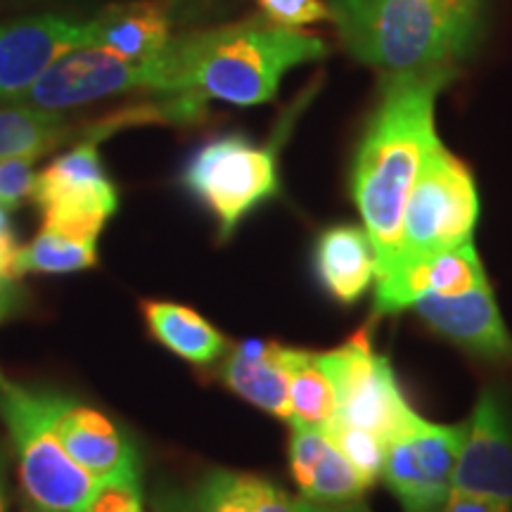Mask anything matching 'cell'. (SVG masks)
<instances>
[{"mask_svg": "<svg viewBox=\"0 0 512 512\" xmlns=\"http://www.w3.org/2000/svg\"><path fill=\"white\" fill-rule=\"evenodd\" d=\"M318 361L335 384L337 420L373 432L387 444L422 420L403 396L389 358L375 351L370 325L342 347L318 351Z\"/></svg>", "mask_w": 512, "mask_h": 512, "instance_id": "8", "label": "cell"}, {"mask_svg": "<svg viewBox=\"0 0 512 512\" xmlns=\"http://www.w3.org/2000/svg\"><path fill=\"white\" fill-rule=\"evenodd\" d=\"M140 313H143L147 332L157 344H162L171 354L197 368H209L219 363L226 356L230 344H233L214 323H209L192 306L143 299Z\"/></svg>", "mask_w": 512, "mask_h": 512, "instance_id": "19", "label": "cell"}, {"mask_svg": "<svg viewBox=\"0 0 512 512\" xmlns=\"http://www.w3.org/2000/svg\"><path fill=\"white\" fill-rule=\"evenodd\" d=\"M31 202L41 209L43 226L76 240L98 242L119 209V190L107 174L95 140H83L55 157L36 176Z\"/></svg>", "mask_w": 512, "mask_h": 512, "instance_id": "9", "label": "cell"}, {"mask_svg": "<svg viewBox=\"0 0 512 512\" xmlns=\"http://www.w3.org/2000/svg\"><path fill=\"white\" fill-rule=\"evenodd\" d=\"M34 157H5L0 159V204L15 211L31 202L36 188Z\"/></svg>", "mask_w": 512, "mask_h": 512, "instance_id": "26", "label": "cell"}, {"mask_svg": "<svg viewBox=\"0 0 512 512\" xmlns=\"http://www.w3.org/2000/svg\"><path fill=\"white\" fill-rule=\"evenodd\" d=\"M441 512H512V503L451 489V494H448L444 510Z\"/></svg>", "mask_w": 512, "mask_h": 512, "instance_id": "30", "label": "cell"}, {"mask_svg": "<svg viewBox=\"0 0 512 512\" xmlns=\"http://www.w3.org/2000/svg\"><path fill=\"white\" fill-rule=\"evenodd\" d=\"M152 512H195L188 491L174 484H159L152 494Z\"/></svg>", "mask_w": 512, "mask_h": 512, "instance_id": "32", "label": "cell"}, {"mask_svg": "<svg viewBox=\"0 0 512 512\" xmlns=\"http://www.w3.org/2000/svg\"><path fill=\"white\" fill-rule=\"evenodd\" d=\"M477 219L479 195L470 166L437 140L422 159L406 200L399 247L389 268L470 242Z\"/></svg>", "mask_w": 512, "mask_h": 512, "instance_id": "6", "label": "cell"}, {"mask_svg": "<svg viewBox=\"0 0 512 512\" xmlns=\"http://www.w3.org/2000/svg\"><path fill=\"white\" fill-rule=\"evenodd\" d=\"M95 266H98V242L69 238V235H62L46 226L29 245L19 247L17 254V278L27 273H79Z\"/></svg>", "mask_w": 512, "mask_h": 512, "instance_id": "23", "label": "cell"}, {"mask_svg": "<svg viewBox=\"0 0 512 512\" xmlns=\"http://www.w3.org/2000/svg\"><path fill=\"white\" fill-rule=\"evenodd\" d=\"M252 512H297V505L283 486L271 482L268 477H259Z\"/></svg>", "mask_w": 512, "mask_h": 512, "instance_id": "29", "label": "cell"}, {"mask_svg": "<svg viewBox=\"0 0 512 512\" xmlns=\"http://www.w3.org/2000/svg\"><path fill=\"white\" fill-rule=\"evenodd\" d=\"M323 430L335 441V446L344 453V458L354 465V470L368 484V489L377 484V479H382L384 458H387L389 448L387 441H382L373 432L347 425V422L337 418L330 420L328 425H323Z\"/></svg>", "mask_w": 512, "mask_h": 512, "instance_id": "25", "label": "cell"}, {"mask_svg": "<svg viewBox=\"0 0 512 512\" xmlns=\"http://www.w3.org/2000/svg\"><path fill=\"white\" fill-rule=\"evenodd\" d=\"M294 505H297V512H370L366 501H351V503H339V505H330V503H316V501H306V498H294Z\"/></svg>", "mask_w": 512, "mask_h": 512, "instance_id": "33", "label": "cell"}, {"mask_svg": "<svg viewBox=\"0 0 512 512\" xmlns=\"http://www.w3.org/2000/svg\"><path fill=\"white\" fill-rule=\"evenodd\" d=\"M176 53L181 93L252 107L271 102L290 69L325 57L328 46L316 34L245 19L178 36Z\"/></svg>", "mask_w": 512, "mask_h": 512, "instance_id": "3", "label": "cell"}, {"mask_svg": "<svg viewBox=\"0 0 512 512\" xmlns=\"http://www.w3.org/2000/svg\"><path fill=\"white\" fill-rule=\"evenodd\" d=\"M53 389L5 382L0 420L17 458L19 486L38 512H86L100 482L64 451L53 430Z\"/></svg>", "mask_w": 512, "mask_h": 512, "instance_id": "4", "label": "cell"}, {"mask_svg": "<svg viewBox=\"0 0 512 512\" xmlns=\"http://www.w3.org/2000/svg\"><path fill=\"white\" fill-rule=\"evenodd\" d=\"M50 420L64 451L100 484L140 482L136 446L105 413L55 392Z\"/></svg>", "mask_w": 512, "mask_h": 512, "instance_id": "14", "label": "cell"}, {"mask_svg": "<svg viewBox=\"0 0 512 512\" xmlns=\"http://www.w3.org/2000/svg\"><path fill=\"white\" fill-rule=\"evenodd\" d=\"M411 311L434 335L451 342L475 361L512 368V337L505 328L491 285L465 294H422Z\"/></svg>", "mask_w": 512, "mask_h": 512, "instance_id": "12", "label": "cell"}, {"mask_svg": "<svg viewBox=\"0 0 512 512\" xmlns=\"http://www.w3.org/2000/svg\"><path fill=\"white\" fill-rule=\"evenodd\" d=\"M12 489H10V451L0 441V512H10Z\"/></svg>", "mask_w": 512, "mask_h": 512, "instance_id": "34", "label": "cell"}, {"mask_svg": "<svg viewBox=\"0 0 512 512\" xmlns=\"http://www.w3.org/2000/svg\"><path fill=\"white\" fill-rule=\"evenodd\" d=\"M256 3L268 22L290 29L306 27V24L330 17L328 5L323 0H256Z\"/></svg>", "mask_w": 512, "mask_h": 512, "instance_id": "27", "label": "cell"}, {"mask_svg": "<svg viewBox=\"0 0 512 512\" xmlns=\"http://www.w3.org/2000/svg\"><path fill=\"white\" fill-rule=\"evenodd\" d=\"M133 91L181 95L174 38L164 50L145 60H126L105 48L72 50L60 57L19 102L64 112Z\"/></svg>", "mask_w": 512, "mask_h": 512, "instance_id": "7", "label": "cell"}, {"mask_svg": "<svg viewBox=\"0 0 512 512\" xmlns=\"http://www.w3.org/2000/svg\"><path fill=\"white\" fill-rule=\"evenodd\" d=\"M181 183L214 216L219 240L228 242L247 216L283 190L278 145H256L240 133L211 138L185 164Z\"/></svg>", "mask_w": 512, "mask_h": 512, "instance_id": "5", "label": "cell"}, {"mask_svg": "<svg viewBox=\"0 0 512 512\" xmlns=\"http://www.w3.org/2000/svg\"><path fill=\"white\" fill-rule=\"evenodd\" d=\"M456 67L384 74L351 169V197L373 242L377 275L394 261L406 200L427 150L437 143L434 107ZM375 275V278H377Z\"/></svg>", "mask_w": 512, "mask_h": 512, "instance_id": "1", "label": "cell"}, {"mask_svg": "<svg viewBox=\"0 0 512 512\" xmlns=\"http://www.w3.org/2000/svg\"><path fill=\"white\" fill-rule=\"evenodd\" d=\"M34 512H38V510H34Z\"/></svg>", "mask_w": 512, "mask_h": 512, "instance_id": "38", "label": "cell"}, {"mask_svg": "<svg viewBox=\"0 0 512 512\" xmlns=\"http://www.w3.org/2000/svg\"><path fill=\"white\" fill-rule=\"evenodd\" d=\"M17 254L19 242L15 228H12L8 209L0 204V275L3 278H17Z\"/></svg>", "mask_w": 512, "mask_h": 512, "instance_id": "31", "label": "cell"}, {"mask_svg": "<svg viewBox=\"0 0 512 512\" xmlns=\"http://www.w3.org/2000/svg\"><path fill=\"white\" fill-rule=\"evenodd\" d=\"M5 382H8V380H5V377H3V373H0V387H3V384Z\"/></svg>", "mask_w": 512, "mask_h": 512, "instance_id": "35", "label": "cell"}, {"mask_svg": "<svg viewBox=\"0 0 512 512\" xmlns=\"http://www.w3.org/2000/svg\"><path fill=\"white\" fill-rule=\"evenodd\" d=\"M311 259L318 285L342 306H354L370 290L377 275L373 242L366 228L354 223L320 230Z\"/></svg>", "mask_w": 512, "mask_h": 512, "instance_id": "18", "label": "cell"}, {"mask_svg": "<svg viewBox=\"0 0 512 512\" xmlns=\"http://www.w3.org/2000/svg\"><path fill=\"white\" fill-rule=\"evenodd\" d=\"M143 510L140 482L102 484L86 512H138Z\"/></svg>", "mask_w": 512, "mask_h": 512, "instance_id": "28", "label": "cell"}, {"mask_svg": "<svg viewBox=\"0 0 512 512\" xmlns=\"http://www.w3.org/2000/svg\"><path fill=\"white\" fill-rule=\"evenodd\" d=\"M93 22V48L112 50L126 60L157 55L171 41V17L164 3L112 5Z\"/></svg>", "mask_w": 512, "mask_h": 512, "instance_id": "20", "label": "cell"}, {"mask_svg": "<svg viewBox=\"0 0 512 512\" xmlns=\"http://www.w3.org/2000/svg\"><path fill=\"white\" fill-rule=\"evenodd\" d=\"M74 136L62 112L19 102L0 107V159L5 157H43Z\"/></svg>", "mask_w": 512, "mask_h": 512, "instance_id": "21", "label": "cell"}, {"mask_svg": "<svg viewBox=\"0 0 512 512\" xmlns=\"http://www.w3.org/2000/svg\"><path fill=\"white\" fill-rule=\"evenodd\" d=\"M486 0H330L344 48L384 74L456 67L475 50Z\"/></svg>", "mask_w": 512, "mask_h": 512, "instance_id": "2", "label": "cell"}, {"mask_svg": "<svg viewBox=\"0 0 512 512\" xmlns=\"http://www.w3.org/2000/svg\"><path fill=\"white\" fill-rule=\"evenodd\" d=\"M287 456L294 484L306 501L339 505L361 501L368 491V484L323 427L292 425Z\"/></svg>", "mask_w": 512, "mask_h": 512, "instance_id": "17", "label": "cell"}, {"mask_svg": "<svg viewBox=\"0 0 512 512\" xmlns=\"http://www.w3.org/2000/svg\"><path fill=\"white\" fill-rule=\"evenodd\" d=\"M221 382L240 399L290 422V368L287 347L268 339H242L230 344L219 366Z\"/></svg>", "mask_w": 512, "mask_h": 512, "instance_id": "16", "label": "cell"}, {"mask_svg": "<svg viewBox=\"0 0 512 512\" xmlns=\"http://www.w3.org/2000/svg\"><path fill=\"white\" fill-rule=\"evenodd\" d=\"M489 283L475 242L406 261L377 278L373 318L408 311L422 294H465Z\"/></svg>", "mask_w": 512, "mask_h": 512, "instance_id": "15", "label": "cell"}, {"mask_svg": "<svg viewBox=\"0 0 512 512\" xmlns=\"http://www.w3.org/2000/svg\"><path fill=\"white\" fill-rule=\"evenodd\" d=\"M259 475L211 467L190 491L195 512H252Z\"/></svg>", "mask_w": 512, "mask_h": 512, "instance_id": "24", "label": "cell"}, {"mask_svg": "<svg viewBox=\"0 0 512 512\" xmlns=\"http://www.w3.org/2000/svg\"><path fill=\"white\" fill-rule=\"evenodd\" d=\"M290 368V425L323 427L337 415V392L320 366L318 351L287 347Z\"/></svg>", "mask_w": 512, "mask_h": 512, "instance_id": "22", "label": "cell"}, {"mask_svg": "<svg viewBox=\"0 0 512 512\" xmlns=\"http://www.w3.org/2000/svg\"><path fill=\"white\" fill-rule=\"evenodd\" d=\"M0 278H3V275H0Z\"/></svg>", "mask_w": 512, "mask_h": 512, "instance_id": "37", "label": "cell"}, {"mask_svg": "<svg viewBox=\"0 0 512 512\" xmlns=\"http://www.w3.org/2000/svg\"><path fill=\"white\" fill-rule=\"evenodd\" d=\"M453 489L512 503V418L494 387L484 389L467 422Z\"/></svg>", "mask_w": 512, "mask_h": 512, "instance_id": "13", "label": "cell"}, {"mask_svg": "<svg viewBox=\"0 0 512 512\" xmlns=\"http://www.w3.org/2000/svg\"><path fill=\"white\" fill-rule=\"evenodd\" d=\"M465 425L420 420L387 448L382 479L403 512H441L453 489Z\"/></svg>", "mask_w": 512, "mask_h": 512, "instance_id": "10", "label": "cell"}, {"mask_svg": "<svg viewBox=\"0 0 512 512\" xmlns=\"http://www.w3.org/2000/svg\"><path fill=\"white\" fill-rule=\"evenodd\" d=\"M138 512H143V510H138Z\"/></svg>", "mask_w": 512, "mask_h": 512, "instance_id": "36", "label": "cell"}, {"mask_svg": "<svg viewBox=\"0 0 512 512\" xmlns=\"http://www.w3.org/2000/svg\"><path fill=\"white\" fill-rule=\"evenodd\" d=\"M79 48H93V22L38 15L0 24V100L19 102L60 57Z\"/></svg>", "mask_w": 512, "mask_h": 512, "instance_id": "11", "label": "cell"}]
</instances>
